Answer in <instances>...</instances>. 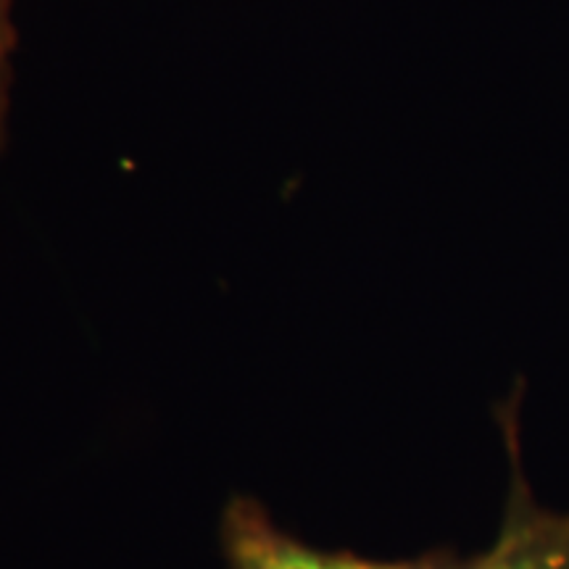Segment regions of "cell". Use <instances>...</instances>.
Returning a JSON list of instances; mask_svg holds the SVG:
<instances>
[{
    "label": "cell",
    "instance_id": "1",
    "mask_svg": "<svg viewBox=\"0 0 569 569\" xmlns=\"http://www.w3.org/2000/svg\"><path fill=\"white\" fill-rule=\"evenodd\" d=\"M227 569H461L453 551H430L415 559H367L351 551H325L303 543L269 517L253 498H232L222 517Z\"/></svg>",
    "mask_w": 569,
    "mask_h": 569
},
{
    "label": "cell",
    "instance_id": "2",
    "mask_svg": "<svg viewBox=\"0 0 569 569\" xmlns=\"http://www.w3.org/2000/svg\"><path fill=\"white\" fill-rule=\"evenodd\" d=\"M507 511L493 546L461 569H569V511L543 509L519 475L515 457Z\"/></svg>",
    "mask_w": 569,
    "mask_h": 569
},
{
    "label": "cell",
    "instance_id": "3",
    "mask_svg": "<svg viewBox=\"0 0 569 569\" xmlns=\"http://www.w3.org/2000/svg\"><path fill=\"white\" fill-rule=\"evenodd\" d=\"M11 9H6L0 3V142H3L6 132V113H9V82H11V67H9V53H11Z\"/></svg>",
    "mask_w": 569,
    "mask_h": 569
},
{
    "label": "cell",
    "instance_id": "4",
    "mask_svg": "<svg viewBox=\"0 0 569 569\" xmlns=\"http://www.w3.org/2000/svg\"><path fill=\"white\" fill-rule=\"evenodd\" d=\"M0 3H3L6 9H11V0H0Z\"/></svg>",
    "mask_w": 569,
    "mask_h": 569
}]
</instances>
